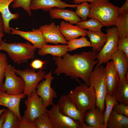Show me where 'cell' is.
I'll list each match as a JSON object with an SVG mask.
<instances>
[{
  "mask_svg": "<svg viewBox=\"0 0 128 128\" xmlns=\"http://www.w3.org/2000/svg\"><path fill=\"white\" fill-rule=\"evenodd\" d=\"M119 34L122 38L128 36V11L119 13L114 22Z\"/></svg>",
  "mask_w": 128,
  "mask_h": 128,
  "instance_id": "cell-26",
  "label": "cell"
},
{
  "mask_svg": "<svg viewBox=\"0 0 128 128\" xmlns=\"http://www.w3.org/2000/svg\"><path fill=\"white\" fill-rule=\"evenodd\" d=\"M32 30V31L25 32L12 28L10 33L12 35H19L32 43L36 48L39 49L44 46L48 44L39 29L33 28Z\"/></svg>",
  "mask_w": 128,
  "mask_h": 128,
  "instance_id": "cell-16",
  "label": "cell"
},
{
  "mask_svg": "<svg viewBox=\"0 0 128 128\" xmlns=\"http://www.w3.org/2000/svg\"><path fill=\"white\" fill-rule=\"evenodd\" d=\"M104 110L96 107L89 110L85 114L84 120L86 123L95 128H105Z\"/></svg>",
  "mask_w": 128,
  "mask_h": 128,
  "instance_id": "cell-21",
  "label": "cell"
},
{
  "mask_svg": "<svg viewBox=\"0 0 128 128\" xmlns=\"http://www.w3.org/2000/svg\"><path fill=\"white\" fill-rule=\"evenodd\" d=\"M89 5L91 10L88 18L97 20L104 26H115L120 8L114 5L109 0H94Z\"/></svg>",
  "mask_w": 128,
  "mask_h": 128,
  "instance_id": "cell-3",
  "label": "cell"
},
{
  "mask_svg": "<svg viewBox=\"0 0 128 128\" xmlns=\"http://www.w3.org/2000/svg\"><path fill=\"white\" fill-rule=\"evenodd\" d=\"M36 48L28 42L8 43L2 40L0 43V51L7 52L14 62L18 65L27 63L29 59H33Z\"/></svg>",
  "mask_w": 128,
  "mask_h": 128,
  "instance_id": "cell-4",
  "label": "cell"
},
{
  "mask_svg": "<svg viewBox=\"0 0 128 128\" xmlns=\"http://www.w3.org/2000/svg\"><path fill=\"white\" fill-rule=\"evenodd\" d=\"M20 120L15 113L8 109L2 128H18Z\"/></svg>",
  "mask_w": 128,
  "mask_h": 128,
  "instance_id": "cell-31",
  "label": "cell"
},
{
  "mask_svg": "<svg viewBox=\"0 0 128 128\" xmlns=\"http://www.w3.org/2000/svg\"><path fill=\"white\" fill-rule=\"evenodd\" d=\"M9 64L6 55L0 51V89L4 83L6 68Z\"/></svg>",
  "mask_w": 128,
  "mask_h": 128,
  "instance_id": "cell-34",
  "label": "cell"
},
{
  "mask_svg": "<svg viewBox=\"0 0 128 128\" xmlns=\"http://www.w3.org/2000/svg\"><path fill=\"white\" fill-rule=\"evenodd\" d=\"M68 95L73 100L81 116V128L84 125V116L89 110L95 108L96 99L94 90L91 86H87L81 83L71 90Z\"/></svg>",
  "mask_w": 128,
  "mask_h": 128,
  "instance_id": "cell-2",
  "label": "cell"
},
{
  "mask_svg": "<svg viewBox=\"0 0 128 128\" xmlns=\"http://www.w3.org/2000/svg\"><path fill=\"white\" fill-rule=\"evenodd\" d=\"M3 23L1 14L0 13V37H3L4 36Z\"/></svg>",
  "mask_w": 128,
  "mask_h": 128,
  "instance_id": "cell-41",
  "label": "cell"
},
{
  "mask_svg": "<svg viewBox=\"0 0 128 128\" xmlns=\"http://www.w3.org/2000/svg\"><path fill=\"white\" fill-rule=\"evenodd\" d=\"M90 86L93 88L96 99V107L105 110V98L107 94L106 83L104 67L102 64L96 65L89 78Z\"/></svg>",
  "mask_w": 128,
  "mask_h": 128,
  "instance_id": "cell-5",
  "label": "cell"
},
{
  "mask_svg": "<svg viewBox=\"0 0 128 128\" xmlns=\"http://www.w3.org/2000/svg\"><path fill=\"white\" fill-rule=\"evenodd\" d=\"M2 37H0V41L2 40Z\"/></svg>",
  "mask_w": 128,
  "mask_h": 128,
  "instance_id": "cell-46",
  "label": "cell"
},
{
  "mask_svg": "<svg viewBox=\"0 0 128 128\" xmlns=\"http://www.w3.org/2000/svg\"><path fill=\"white\" fill-rule=\"evenodd\" d=\"M27 96L25 102L27 109L24 112V115L33 122L35 119L46 112L47 110L42 98L37 94L36 91Z\"/></svg>",
  "mask_w": 128,
  "mask_h": 128,
  "instance_id": "cell-10",
  "label": "cell"
},
{
  "mask_svg": "<svg viewBox=\"0 0 128 128\" xmlns=\"http://www.w3.org/2000/svg\"><path fill=\"white\" fill-rule=\"evenodd\" d=\"M52 106L51 109L47 110L46 112L53 128H81L78 121L60 112L57 104H53Z\"/></svg>",
  "mask_w": 128,
  "mask_h": 128,
  "instance_id": "cell-9",
  "label": "cell"
},
{
  "mask_svg": "<svg viewBox=\"0 0 128 128\" xmlns=\"http://www.w3.org/2000/svg\"><path fill=\"white\" fill-rule=\"evenodd\" d=\"M16 69L14 67L8 64L5 71V80L0 90L11 95H18L23 93L25 84L24 81L21 77L16 74Z\"/></svg>",
  "mask_w": 128,
  "mask_h": 128,
  "instance_id": "cell-7",
  "label": "cell"
},
{
  "mask_svg": "<svg viewBox=\"0 0 128 128\" xmlns=\"http://www.w3.org/2000/svg\"><path fill=\"white\" fill-rule=\"evenodd\" d=\"M105 102L106 108L104 111V125L105 128H106L107 121L114 106L119 103L114 94L111 95L107 94H106L105 96Z\"/></svg>",
  "mask_w": 128,
  "mask_h": 128,
  "instance_id": "cell-29",
  "label": "cell"
},
{
  "mask_svg": "<svg viewBox=\"0 0 128 128\" xmlns=\"http://www.w3.org/2000/svg\"><path fill=\"white\" fill-rule=\"evenodd\" d=\"M69 51L68 45L66 44L56 45H45L38 50V55L43 56L49 54L53 56L62 57Z\"/></svg>",
  "mask_w": 128,
  "mask_h": 128,
  "instance_id": "cell-25",
  "label": "cell"
},
{
  "mask_svg": "<svg viewBox=\"0 0 128 128\" xmlns=\"http://www.w3.org/2000/svg\"><path fill=\"white\" fill-rule=\"evenodd\" d=\"M118 48V50L123 51L128 57V36L122 38L119 37Z\"/></svg>",
  "mask_w": 128,
  "mask_h": 128,
  "instance_id": "cell-36",
  "label": "cell"
},
{
  "mask_svg": "<svg viewBox=\"0 0 128 128\" xmlns=\"http://www.w3.org/2000/svg\"><path fill=\"white\" fill-rule=\"evenodd\" d=\"M54 78L52 76L51 71L46 74L45 80L38 84L37 87L36 93L42 98L46 107L52 105L54 104V99L57 97L56 92L51 86V82Z\"/></svg>",
  "mask_w": 128,
  "mask_h": 128,
  "instance_id": "cell-11",
  "label": "cell"
},
{
  "mask_svg": "<svg viewBox=\"0 0 128 128\" xmlns=\"http://www.w3.org/2000/svg\"><path fill=\"white\" fill-rule=\"evenodd\" d=\"M106 83L107 94H114L119 84V76L112 60L109 61L104 68Z\"/></svg>",
  "mask_w": 128,
  "mask_h": 128,
  "instance_id": "cell-15",
  "label": "cell"
},
{
  "mask_svg": "<svg viewBox=\"0 0 128 128\" xmlns=\"http://www.w3.org/2000/svg\"><path fill=\"white\" fill-rule=\"evenodd\" d=\"M8 112V109L6 110L2 113L0 116V128H2L4 123L5 121Z\"/></svg>",
  "mask_w": 128,
  "mask_h": 128,
  "instance_id": "cell-40",
  "label": "cell"
},
{
  "mask_svg": "<svg viewBox=\"0 0 128 128\" xmlns=\"http://www.w3.org/2000/svg\"><path fill=\"white\" fill-rule=\"evenodd\" d=\"M114 94L119 103L128 105V80L120 81Z\"/></svg>",
  "mask_w": 128,
  "mask_h": 128,
  "instance_id": "cell-27",
  "label": "cell"
},
{
  "mask_svg": "<svg viewBox=\"0 0 128 128\" xmlns=\"http://www.w3.org/2000/svg\"><path fill=\"white\" fill-rule=\"evenodd\" d=\"M113 110L119 114L128 117V105L120 103L114 105Z\"/></svg>",
  "mask_w": 128,
  "mask_h": 128,
  "instance_id": "cell-37",
  "label": "cell"
},
{
  "mask_svg": "<svg viewBox=\"0 0 128 128\" xmlns=\"http://www.w3.org/2000/svg\"><path fill=\"white\" fill-rule=\"evenodd\" d=\"M57 103L60 112L78 121L80 124L81 128V114L71 97L68 95H62L58 100Z\"/></svg>",
  "mask_w": 128,
  "mask_h": 128,
  "instance_id": "cell-12",
  "label": "cell"
},
{
  "mask_svg": "<svg viewBox=\"0 0 128 128\" xmlns=\"http://www.w3.org/2000/svg\"><path fill=\"white\" fill-rule=\"evenodd\" d=\"M16 74L21 77L24 82L23 93L27 96L36 91L39 82L45 78L46 72L41 69L36 73L34 69H26L21 70L16 69Z\"/></svg>",
  "mask_w": 128,
  "mask_h": 128,
  "instance_id": "cell-8",
  "label": "cell"
},
{
  "mask_svg": "<svg viewBox=\"0 0 128 128\" xmlns=\"http://www.w3.org/2000/svg\"><path fill=\"white\" fill-rule=\"evenodd\" d=\"M89 38L92 51L99 52L102 49L106 42L107 37V34L102 32L87 30V35Z\"/></svg>",
  "mask_w": 128,
  "mask_h": 128,
  "instance_id": "cell-23",
  "label": "cell"
},
{
  "mask_svg": "<svg viewBox=\"0 0 128 128\" xmlns=\"http://www.w3.org/2000/svg\"><path fill=\"white\" fill-rule=\"evenodd\" d=\"M106 31L107 39L102 48L98 54L97 59L99 61L96 65L97 66L107 64L111 60L112 56L118 50L119 34L116 27L109 28Z\"/></svg>",
  "mask_w": 128,
  "mask_h": 128,
  "instance_id": "cell-6",
  "label": "cell"
},
{
  "mask_svg": "<svg viewBox=\"0 0 128 128\" xmlns=\"http://www.w3.org/2000/svg\"><path fill=\"white\" fill-rule=\"evenodd\" d=\"M82 128H95L94 127L91 126L87 123H84Z\"/></svg>",
  "mask_w": 128,
  "mask_h": 128,
  "instance_id": "cell-44",
  "label": "cell"
},
{
  "mask_svg": "<svg viewBox=\"0 0 128 128\" xmlns=\"http://www.w3.org/2000/svg\"><path fill=\"white\" fill-rule=\"evenodd\" d=\"M98 52L83 51L80 54L71 55L67 53L62 57L53 56V59L57 65L54 73L57 75L64 74L75 79L80 84L79 80H83L88 87L90 86L89 78L95 65L98 62L97 59Z\"/></svg>",
  "mask_w": 128,
  "mask_h": 128,
  "instance_id": "cell-1",
  "label": "cell"
},
{
  "mask_svg": "<svg viewBox=\"0 0 128 128\" xmlns=\"http://www.w3.org/2000/svg\"><path fill=\"white\" fill-rule=\"evenodd\" d=\"M111 60L119 73L120 81L124 80L128 72V57L123 51L118 50L112 56Z\"/></svg>",
  "mask_w": 128,
  "mask_h": 128,
  "instance_id": "cell-20",
  "label": "cell"
},
{
  "mask_svg": "<svg viewBox=\"0 0 128 128\" xmlns=\"http://www.w3.org/2000/svg\"><path fill=\"white\" fill-rule=\"evenodd\" d=\"M78 5L68 4L61 0H31V10L41 9L47 11L54 7L61 9L67 7L74 8Z\"/></svg>",
  "mask_w": 128,
  "mask_h": 128,
  "instance_id": "cell-17",
  "label": "cell"
},
{
  "mask_svg": "<svg viewBox=\"0 0 128 128\" xmlns=\"http://www.w3.org/2000/svg\"><path fill=\"white\" fill-rule=\"evenodd\" d=\"M128 117L113 110L108 120L106 128H128Z\"/></svg>",
  "mask_w": 128,
  "mask_h": 128,
  "instance_id": "cell-24",
  "label": "cell"
},
{
  "mask_svg": "<svg viewBox=\"0 0 128 128\" xmlns=\"http://www.w3.org/2000/svg\"><path fill=\"white\" fill-rule=\"evenodd\" d=\"M59 28L65 39L68 41L87 35V30L86 29L63 21L60 23Z\"/></svg>",
  "mask_w": 128,
  "mask_h": 128,
  "instance_id": "cell-18",
  "label": "cell"
},
{
  "mask_svg": "<svg viewBox=\"0 0 128 128\" xmlns=\"http://www.w3.org/2000/svg\"><path fill=\"white\" fill-rule=\"evenodd\" d=\"M76 24L80 27L84 29L98 32H102L101 28L104 26L100 21L96 19L92 18L85 21L79 22Z\"/></svg>",
  "mask_w": 128,
  "mask_h": 128,
  "instance_id": "cell-28",
  "label": "cell"
},
{
  "mask_svg": "<svg viewBox=\"0 0 128 128\" xmlns=\"http://www.w3.org/2000/svg\"><path fill=\"white\" fill-rule=\"evenodd\" d=\"M94 0H73V2L75 4H79L80 3L84 1H89L92 2Z\"/></svg>",
  "mask_w": 128,
  "mask_h": 128,
  "instance_id": "cell-43",
  "label": "cell"
},
{
  "mask_svg": "<svg viewBox=\"0 0 128 128\" xmlns=\"http://www.w3.org/2000/svg\"><path fill=\"white\" fill-rule=\"evenodd\" d=\"M49 14L53 19H63L67 22L73 24L82 21L75 12L70 10L58 8H52L49 11Z\"/></svg>",
  "mask_w": 128,
  "mask_h": 128,
  "instance_id": "cell-22",
  "label": "cell"
},
{
  "mask_svg": "<svg viewBox=\"0 0 128 128\" xmlns=\"http://www.w3.org/2000/svg\"><path fill=\"white\" fill-rule=\"evenodd\" d=\"M45 61H43L39 59H35L30 64L31 67L34 69H41L43 67V65L46 63Z\"/></svg>",
  "mask_w": 128,
  "mask_h": 128,
  "instance_id": "cell-39",
  "label": "cell"
},
{
  "mask_svg": "<svg viewBox=\"0 0 128 128\" xmlns=\"http://www.w3.org/2000/svg\"><path fill=\"white\" fill-rule=\"evenodd\" d=\"M68 46L69 51H72L79 48L86 47H91L90 42L85 36H83L79 38H76L69 41Z\"/></svg>",
  "mask_w": 128,
  "mask_h": 128,
  "instance_id": "cell-30",
  "label": "cell"
},
{
  "mask_svg": "<svg viewBox=\"0 0 128 128\" xmlns=\"http://www.w3.org/2000/svg\"><path fill=\"white\" fill-rule=\"evenodd\" d=\"M6 109L4 108L1 109H0V116L1 114L5 111Z\"/></svg>",
  "mask_w": 128,
  "mask_h": 128,
  "instance_id": "cell-45",
  "label": "cell"
},
{
  "mask_svg": "<svg viewBox=\"0 0 128 128\" xmlns=\"http://www.w3.org/2000/svg\"><path fill=\"white\" fill-rule=\"evenodd\" d=\"M18 128H37L33 122L30 121L23 115L22 119L20 121Z\"/></svg>",
  "mask_w": 128,
  "mask_h": 128,
  "instance_id": "cell-38",
  "label": "cell"
},
{
  "mask_svg": "<svg viewBox=\"0 0 128 128\" xmlns=\"http://www.w3.org/2000/svg\"><path fill=\"white\" fill-rule=\"evenodd\" d=\"M75 13L78 16L81 18L82 21L87 20L90 14L91 9L87 1L82 2L76 7Z\"/></svg>",
  "mask_w": 128,
  "mask_h": 128,
  "instance_id": "cell-32",
  "label": "cell"
},
{
  "mask_svg": "<svg viewBox=\"0 0 128 128\" xmlns=\"http://www.w3.org/2000/svg\"><path fill=\"white\" fill-rule=\"evenodd\" d=\"M31 0H14L11 6L14 9L22 8L31 16L32 13L31 9Z\"/></svg>",
  "mask_w": 128,
  "mask_h": 128,
  "instance_id": "cell-35",
  "label": "cell"
},
{
  "mask_svg": "<svg viewBox=\"0 0 128 128\" xmlns=\"http://www.w3.org/2000/svg\"><path fill=\"white\" fill-rule=\"evenodd\" d=\"M14 0H0V13L1 14L3 23L4 32L10 33L12 28L10 27L9 23L11 20L18 19L19 14L17 13L12 14L10 11L9 5Z\"/></svg>",
  "mask_w": 128,
  "mask_h": 128,
  "instance_id": "cell-19",
  "label": "cell"
},
{
  "mask_svg": "<svg viewBox=\"0 0 128 128\" xmlns=\"http://www.w3.org/2000/svg\"><path fill=\"white\" fill-rule=\"evenodd\" d=\"M39 29L41 32L43 36L47 43L55 44L59 43L67 44L66 41L61 33L59 27L52 22L49 24H46L40 26Z\"/></svg>",
  "mask_w": 128,
  "mask_h": 128,
  "instance_id": "cell-13",
  "label": "cell"
},
{
  "mask_svg": "<svg viewBox=\"0 0 128 128\" xmlns=\"http://www.w3.org/2000/svg\"><path fill=\"white\" fill-rule=\"evenodd\" d=\"M33 122L37 128H53L46 112L35 119Z\"/></svg>",
  "mask_w": 128,
  "mask_h": 128,
  "instance_id": "cell-33",
  "label": "cell"
},
{
  "mask_svg": "<svg viewBox=\"0 0 128 128\" xmlns=\"http://www.w3.org/2000/svg\"><path fill=\"white\" fill-rule=\"evenodd\" d=\"M26 96L23 93L18 95H10L0 90V105L5 106L12 111L20 120L22 117L20 111V102Z\"/></svg>",
  "mask_w": 128,
  "mask_h": 128,
  "instance_id": "cell-14",
  "label": "cell"
},
{
  "mask_svg": "<svg viewBox=\"0 0 128 128\" xmlns=\"http://www.w3.org/2000/svg\"><path fill=\"white\" fill-rule=\"evenodd\" d=\"M127 11H128V0H126L122 7L120 8L119 13Z\"/></svg>",
  "mask_w": 128,
  "mask_h": 128,
  "instance_id": "cell-42",
  "label": "cell"
}]
</instances>
